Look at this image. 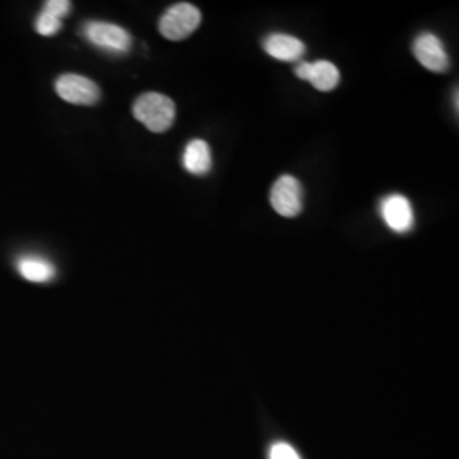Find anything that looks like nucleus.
I'll return each mask as SVG.
<instances>
[{
    "label": "nucleus",
    "mask_w": 459,
    "mask_h": 459,
    "mask_svg": "<svg viewBox=\"0 0 459 459\" xmlns=\"http://www.w3.org/2000/svg\"><path fill=\"white\" fill-rule=\"evenodd\" d=\"M133 114L150 132H167L175 121L174 101L160 92H147L134 101Z\"/></svg>",
    "instance_id": "nucleus-1"
},
{
    "label": "nucleus",
    "mask_w": 459,
    "mask_h": 459,
    "mask_svg": "<svg viewBox=\"0 0 459 459\" xmlns=\"http://www.w3.org/2000/svg\"><path fill=\"white\" fill-rule=\"evenodd\" d=\"M201 24V12L196 5L180 2L169 7L160 18L158 31L171 42H182L189 38Z\"/></svg>",
    "instance_id": "nucleus-2"
},
{
    "label": "nucleus",
    "mask_w": 459,
    "mask_h": 459,
    "mask_svg": "<svg viewBox=\"0 0 459 459\" xmlns=\"http://www.w3.org/2000/svg\"><path fill=\"white\" fill-rule=\"evenodd\" d=\"M84 38L88 43L110 53L123 55L132 48V36L118 24L104 21H88L84 24Z\"/></svg>",
    "instance_id": "nucleus-3"
},
{
    "label": "nucleus",
    "mask_w": 459,
    "mask_h": 459,
    "mask_svg": "<svg viewBox=\"0 0 459 459\" xmlns=\"http://www.w3.org/2000/svg\"><path fill=\"white\" fill-rule=\"evenodd\" d=\"M271 206L285 218H295L303 210V187L293 175H281L271 189Z\"/></svg>",
    "instance_id": "nucleus-4"
},
{
    "label": "nucleus",
    "mask_w": 459,
    "mask_h": 459,
    "mask_svg": "<svg viewBox=\"0 0 459 459\" xmlns=\"http://www.w3.org/2000/svg\"><path fill=\"white\" fill-rule=\"evenodd\" d=\"M55 90L64 101L77 106H94L101 97V90L97 84L77 73L60 75L55 84Z\"/></svg>",
    "instance_id": "nucleus-5"
},
{
    "label": "nucleus",
    "mask_w": 459,
    "mask_h": 459,
    "mask_svg": "<svg viewBox=\"0 0 459 459\" xmlns=\"http://www.w3.org/2000/svg\"><path fill=\"white\" fill-rule=\"evenodd\" d=\"M385 225L394 233H409L414 228L416 215L410 201L402 195H390L379 204Z\"/></svg>",
    "instance_id": "nucleus-6"
},
{
    "label": "nucleus",
    "mask_w": 459,
    "mask_h": 459,
    "mask_svg": "<svg viewBox=\"0 0 459 459\" xmlns=\"http://www.w3.org/2000/svg\"><path fill=\"white\" fill-rule=\"evenodd\" d=\"M414 55L418 64L436 73L446 72L451 62L442 42L432 33H422L414 42Z\"/></svg>",
    "instance_id": "nucleus-7"
},
{
    "label": "nucleus",
    "mask_w": 459,
    "mask_h": 459,
    "mask_svg": "<svg viewBox=\"0 0 459 459\" xmlns=\"http://www.w3.org/2000/svg\"><path fill=\"white\" fill-rule=\"evenodd\" d=\"M296 77L308 80L313 88L322 92H330L339 86L340 72L339 68L327 60L318 62H300L296 65Z\"/></svg>",
    "instance_id": "nucleus-8"
},
{
    "label": "nucleus",
    "mask_w": 459,
    "mask_h": 459,
    "mask_svg": "<svg viewBox=\"0 0 459 459\" xmlns=\"http://www.w3.org/2000/svg\"><path fill=\"white\" fill-rule=\"evenodd\" d=\"M264 50L269 57L279 62H298L303 58L305 43L291 34L272 33L264 40Z\"/></svg>",
    "instance_id": "nucleus-9"
},
{
    "label": "nucleus",
    "mask_w": 459,
    "mask_h": 459,
    "mask_svg": "<svg viewBox=\"0 0 459 459\" xmlns=\"http://www.w3.org/2000/svg\"><path fill=\"white\" fill-rule=\"evenodd\" d=\"M211 149L204 140H191L184 153H182V165L193 175H204L211 171Z\"/></svg>",
    "instance_id": "nucleus-10"
},
{
    "label": "nucleus",
    "mask_w": 459,
    "mask_h": 459,
    "mask_svg": "<svg viewBox=\"0 0 459 459\" xmlns=\"http://www.w3.org/2000/svg\"><path fill=\"white\" fill-rule=\"evenodd\" d=\"M18 272L26 281L31 283H48L57 276L55 265L42 256H22L16 263Z\"/></svg>",
    "instance_id": "nucleus-11"
},
{
    "label": "nucleus",
    "mask_w": 459,
    "mask_h": 459,
    "mask_svg": "<svg viewBox=\"0 0 459 459\" xmlns=\"http://www.w3.org/2000/svg\"><path fill=\"white\" fill-rule=\"evenodd\" d=\"M62 29V21L58 18H55L53 14L42 11V14L36 19V31L42 36H53Z\"/></svg>",
    "instance_id": "nucleus-12"
},
{
    "label": "nucleus",
    "mask_w": 459,
    "mask_h": 459,
    "mask_svg": "<svg viewBox=\"0 0 459 459\" xmlns=\"http://www.w3.org/2000/svg\"><path fill=\"white\" fill-rule=\"evenodd\" d=\"M43 11L53 14L55 18H58L62 21L65 16L70 14L72 2H68V0H48V2H44Z\"/></svg>",
    "instance_id": "nucleus-13"
},
{
    "label": "nucleus",
    "mask_w": 459,
    "mask_h": 459,
    "mask_svg": "<svg viewBox=\"0 0 459 459\" xmlns=\"http://www.w3.org/2000/svg\"><path fill=\"white\" fill-rule=\"evenodd\" d=\"M269 459H302L298 451L287 444V442H276L271 451H269Z\"/></svg>",
    "instance_id": "nucleus-14"
}]
</instances>
